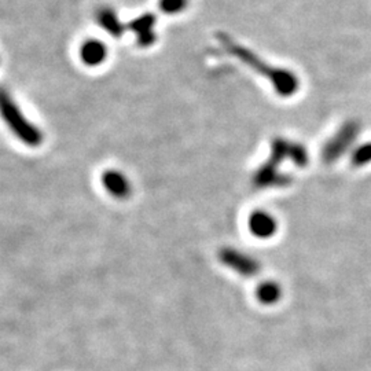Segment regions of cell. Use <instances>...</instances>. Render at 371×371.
<instances>
[{"instance_id":"obj_1","label":"cell","mask_w":371,"mask_h":371,"mask_svg":"<svg viewBox=\"0 0 371 371\" xmlns=\"http://www.w3.org/2000/svg\"><path fill=\"white\" fill-rule=\"evenodd\" d=\"M218 42L226 48L227 52H230L231 55L238 58L240 62H243L258 74L267 79L281 96H292L299 89V80L296 74H293L290 70L279 67L277 69L274 66L268 65L259 55H256L248 47H243L234 42L226 33L218 35Z\"/></svg>"},{"instance_id":"obj_2","label":"cell","mask_w":371,"mask_h":371,"mask_svg":"<svg viewBox=\"0 0 371 371\" xmlns=\"http://www.w3.org/2000/svg\"><path fill=\"white\" fill-rule=\"evenodd\" d=\"M290 158L297 165H306V150L294 143H290L284 139H277L272 145V155L268 164H265L258 175L255 176V183L259 187H268V186H281L286 184V179L279 175L277 167L284 161V158Z\"/></svg>"},{"instance_id":"obj_3","label":"cell","mask_w":371,"mask_h":371,"mask_svg":"<svg viewBox=\"0 0 371 371\" xmlns=\"http://www.w3.org/2000/svg\"><path fill=\"white\" fill-rule=\"evenodd\" d=\"M0 117L22 143L38 148L43 142V133L22 113L16 101L6 89L0 88Z\"/></svg>"},{"instance_id":"obj_4","label":"cell","mask_w":371,"mask_h":371,"mask_svg":"<svg viewBox=\"0 0 371 371\" xmlns=\"http://www.w3.org/2000/svg\"><path fill=\"white\" fill-rule=\"evenodd\" d=\"M359 127L353 123L347 124L343 127L340 132L328 142L323 150V158L326 162L336 161L341 154L344 153L350 143L355 140V136L358 135Z\"/></svg>"},{"instance_id":"obj_5","label":"cell","mask_w":371,"mask_h":371,"mask_svg":"<svg viewBox=\"0 0 371 371\" xmlns=\"http://www.w3.org/2000/svg\"><path fill=\"white\" fill-rule=\"evenodd\" d=\"M220 260L227 267L233 268L234 271L240 272V275H245V277L255 275L260 270L259 262H256L255 259H252L246 255H242L237 250H233V249H223L220 252Z\"/></svg>"},{"instance_id":"obj_6","label":"cell","mask_w":371,"mask_h":371,"mask_svg":"<svg viewBox=\"0 0 371 371\" xmlns=\"http://www.w3.org/2000/svg\"><path fill=\"white\" fill-rule=\"evenodd\" d=\"M104 187L110 196L118 199L128 198L131 194V183L128 177L117 170H109L102 176Z\"/></svg>"},{"instance_id":"obj_7","label":"cell","mask_w":371,"mask_h":371,"mask_svg":"<svg viewBox=\"0 0 371 371\" xmlns=\"http://www.w3.org/2000/svg\"><path fill=\"white\" fill-rule=\"evenodd\" d=\"M106 57H108V45L98 39L86 40L80 47V58L84 65L91 67L102 65Z\"/></svg>"},{"instance_id":"obj_8","label":"cell","mask_w":371,"mask_h":371,"mask_svg":"<svg viewBox=\"0 0 371 371\" xmlns=\"http://www.w3.org/2000/svg\"><path fill=\"white\" fill-rule=\"evenodd\" d=\"M249 227H250L252 233L259 238H268L277 230L275 220L264 212L253 214L249 220Z\"/></svg>"},{"instance_id":"obj_9","label":"cell","mask_w":371,"mask_h":371,"mask_svg":"<svg viewBox=\"0 0 371 371\" xmlns=\"http://www.w3.org/2000/svg\"><path fill=\"white\" fill-rule=\"evenodd\" d=\"M96 18H98L99 25L106 32H109L110 35H114V36H120L121 35V32H123L121 22L118 20L117 14L111 9H101Z\"/></svg>"},{"instance_id":"obj_10","label":"cell","mask_w":371,"mask_h":371,"mask_svg":"<svg viewBox=\"0 0 371 371\" xmlns=\"http://www.w3.org/2000/svg\"><path fill=\"white\" fill-rule=\"evenodd\" d=\"M258 297L262 304H274L281 297V289L274 282L262 284L258 290Z\"/></svg>"},{"instance_id":"obj_11","label":"cell","mask_w":371,"mask_h":371,"mask_svg":"<svg viewBox=\"0 0 371 371\" xmlns=\"http://www.w3.org/2000/svg\"><path fill=\"white\" fill-rule=\"evenodd\" d=\"M189 0H160V9L162 13L175 16L187 7Z\"/></svg>"},{"instance_id":"obj_12","label":"cell","mask_w":371,"mask_h":371,"mask_svg":"<svg viewBox=\"0 0 371 371\" xmlns=\"http://www.w3.org/2000/svg\"><path fill=\"white\" fill-rule=\"evenodd\" d=\"M353 164L355 165H365L371 161V145L362 146L356 153L353 154Z\"/></svg>"}]
</instances>
